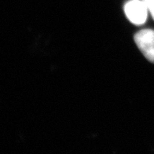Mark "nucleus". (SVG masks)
I'll list each match as a JSON object with an SVG mask.
<instances>
[{"mask_svg": "<svg viewBox=\"0 0 154 154\" xmlns=\"http://www.w3.org/2000/svg\"><path fill=\"white\" fill-rule=\"evenodd\" d=\"M124 11L130 21L136 25L146 22L148 17V8L144 1L131 0L124 6Z\"/></svg>", "mask_w": 154, "mask_h": 154, "instance_id": "f257e3e1", "label": "nucleus"}, {"mask_svg": "<svg viewBox=\"0 0 154 154\" xmlns=\"http://www.w3.org/2000/svg\"><path fill=\"white\" fill-rule=\"evenodd\" d=\"M134 41L145 57L154 63V31L143 29L134 35Z\"/></svg>", "mask_w": 154, "mask_h": 154, "instance_id": "f03ea898", "label": "nucleus"}, {"mask_svg": "<svg viewBox=\"0 0 154 154\" xmlns=\"http://www.w3.org/2000/svg\"><path fill=\"white\" fill-rule=\"evenodd\" d=\"M146 3L148 10L151 13L152 18L154 19V0H143Z\"/></svg>", "mask_w": 154, "mask_h": 154, "instance_id": "7ed1b4c3", "label": "nucleus"}]
</instances>
